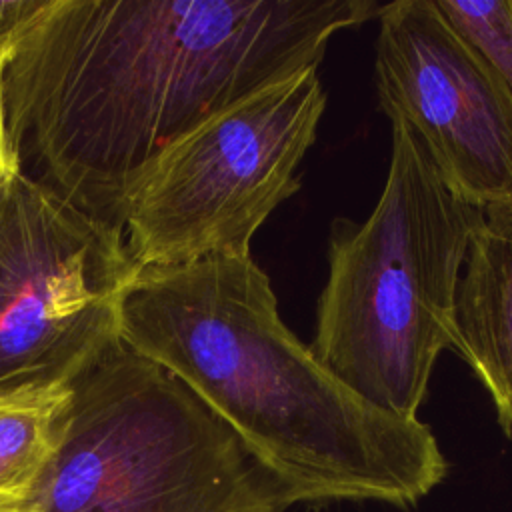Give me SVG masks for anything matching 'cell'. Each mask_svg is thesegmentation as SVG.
I'll list each match as a JSON object with an SVG mask.
<instances>
[{
    "instance_id": "cell-1",
    "label": "cell",
    "mask_w": 512,
    "mask_h": 512,
    "mask_svg": "<svg viewBox=\"0 0 512 512\" xmlns=\"http://www.w3.org/2000/svg\"><path fill=\"white\" fill-rule=\"evenodd\" d=\"M380 12L374 0H52L8 56V130L46 184L120 228L164 150L318 68L334 32Z\"/></svg>"
},
{
    "instance_id": "cell-2",
    "label": "cell",
    "mask_w": 512,
    "mask_h": 512,
    "mask_svg": "<svg viewBox=\"0 0 512 512\" xmlns=\"http://www.w3.org/2000/svg\"><path fill=\"white\" fill-rule=\"evenodd\" d=\"M120 338L182 380L302 502L406 506L446 474L426 424L358 396L286 328L250 256L140 268Z\"/></svg>"
},
{
    "instance_id": "cell-3",
    "label": "cell",
    "mask_w": 512,
    "mask_h": 512,
    "mask_svg": "<svg viewBox=\"0 0 512 512\" xmlns=\"http://www.w3.org/2000/svg\"><path fill=\"white\" fill-rule=\"evenodd\" d=\"M482 220L414 132L392 122L390 168L372 214L332 224L316 358L376 408L416 418L440 352L454 344L460 272Z\"/></svg>"
},
{
    "instance_id": "cell-4",
    "label": "cell",
    "mask_w": 512,
    "mask_h": 512,
    "mask_svg": "<svg viewBox=\"0 0 512 512\" xmlns=\"http://www.w3.org/2000/svg\"><path fill=\"white\" fill-rule=\"evenodd\" d=\"M46 512H284L302 496L124 342L72 382Z\"/></svg>"
},
{
    "instance_id": "cell-5",
    "label": "cell",
    "mask_w": 512,
    "mask_h": 512,
    "mask_svg": "<svg viewBox=\"0 0 512 512\" xmlns=\"http://www.w3.org/2000/svg\"><path fill=\"white\" fill-rule=\"evenodd\" d=\"M326 96L316 68L254 92L174 142L130 194L120 228L140 268L250 256L270 212L300 182Z\"/></svg>"
},
{
    "instance_id": "cell-6",
    "label": "cell",
    "mask_w": 512,
    "mask_h": 512,
    "mask_svg": "<svg viewBox=\"0 0 512 512\" xmlns=\"http://www.w3.org/2000/svg\"><path fill=\"white\" fill-rule=\"evenodd\" d=\"M122 230L24 168L0 178V398L68 386L120 338Z\"/></svg>"
},
{
    "instance_id": "cell-7",
    "label": "cell",
    "mask_w": 512,
    "mask_h": 512,
    "mask_svg": "<svg viewBox=\"0 0 512 512\" xmlns=\"http://www.w3.org/2000/svg\"><path fill=\"white\" fill-rule=\"evenodd\" d=\"M376 88L438 174L468 204H512V90L456 32L434 0L384 4Z\"/></svg>"
},
{
    "instance_id": "cell-8",
    "label": "cell",
    "mask_w": 512,
    "mask_h": 512,
    "mask_svg": "<svg viewBox=\"0 0 512 512\" xmlns=\"http://www.w3.org/2000/svg\"><path fill=\"white\" fill-rule=\"evenodd\" d=\"M452 348L488 390L512 434V204L484 212L458 286Z\"/></svg>"
},
{
    "instance_id": "cell-9",
    "label": "cell",
    "mask_w": 512,
    "mask_h": 512,
    "mask_svg": "<svg viewBox=\"0 0 512 512\" xmlns=\"http://www.w3.org/2000/svg\"><path fill=\"white\" fill-rule=\"evenodd\" d=\"M72 386L0 398V512H46Z\"/></svg>"
},
{
    "instance_id": "cell-10",
    "label": "cell",
    "mask_w": 512,
    "mask_h": 512,
    "mask_svg": "<svg viewBox=\"0 0 512 512\" xmlns=\"http://www.w3.org/2000/svg\"><path fill=\"white\" fill-rule=\"evenodd\" d=\"M456 32L512 90V0H434Z\"/></svg>"
},
{
    "instance_id": "cell-11",
    "label": "cell",
    "mask_w": 512,
    "mask_h": 512,
    "mask_svg": "<svg viewBox=\"0 0 512 512\" xmlns=\"http://www.w3.org/2000/svg\"><path fill=\"white\" fill-rule=\"evenodd\" d=\"M52 0H0V52H12Z\"/></svg>"
},
{
    "instance_id": "cell-12",
    "label": "cell",
    "mask_w": 512,
    "mask_h": 512,
    "mask_svg": "<svg viewBox=\"0 0 512 512\" xmlns=\"http://www.w3.org/2000/svg\"><path fill=\"white\" fill-rule=\"evenodd\" d=\"M10 52H0V178L12 170L22 168L20 154L14 146V140L8 130V120H6V104H4V72H6V62H8Z\"/></svg>"
}]
</instances>
